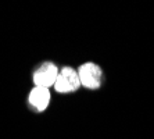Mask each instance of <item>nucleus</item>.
<instances>
[{
    "mask_svg": "<svg viewBox=\"0 0 154 139\" xmlns=\"http://www.w3.org/2000/svg\"><path fill=\"white\" fill-rule=\"evenodd\" d=\"M81 86V81L78 77V71L71 67L63 68L57 75V79L54 82V88L60 93L74 92Z\"/></svg>",
    "mask_w": 154,
    "mask_h": 139,
    "instance_id": "f257e3e1",
    "label": "nucleus"
},
{
    "mask_svg": "<svg viewBox=\"0 0 154 139\" xmlns=\"http://www.w3.org/2000/svg\"><path fill=\"white\" fill-rule=\"evenodd\" d=\"M78 77L81 85L89 89H96L101 84V70L94 63H86L78 70Z\"/></svg>",
    "mask_w": 154,
    "mask_h": 139,
    "instance_id": "f03ea898",
    "label": "nucleus"
},
{
    "mask_svg": "<svg viewBox=\"0 0 154 139\" xmlns=\"http://www.w3.org/2000/svg\"><path fill=\"white\" fill-rule=\"evenodd\" d=\"M58 70L53 63H45L42 64L33 74V82L36 86L40 88H49V86L54 85V82L57 79Z\"/></svg>",
    "mask_w": 154,
    "mask_h": 139,
    "instance_id": "7ed1b4c3",
    "label": "nucleus"
},
{
    "mask_svg": "<svg viewBox=\"0 0 154 139\" xmlns=\"http://www.w3.org/2000/svg\"><path fill=\"white\" fill-rule=\"evenodd\" d=\"M49 102H50V93H49V89H46V88L35 86L29 93V103L32 104V107H35L38 111L45 110L49 106Z\"/></svg>",
    "mask_w": 154,
    "mask_h": 139,
    "instance_id": "20e7f679",
    "label": "nucleus"
}]
</instances>
